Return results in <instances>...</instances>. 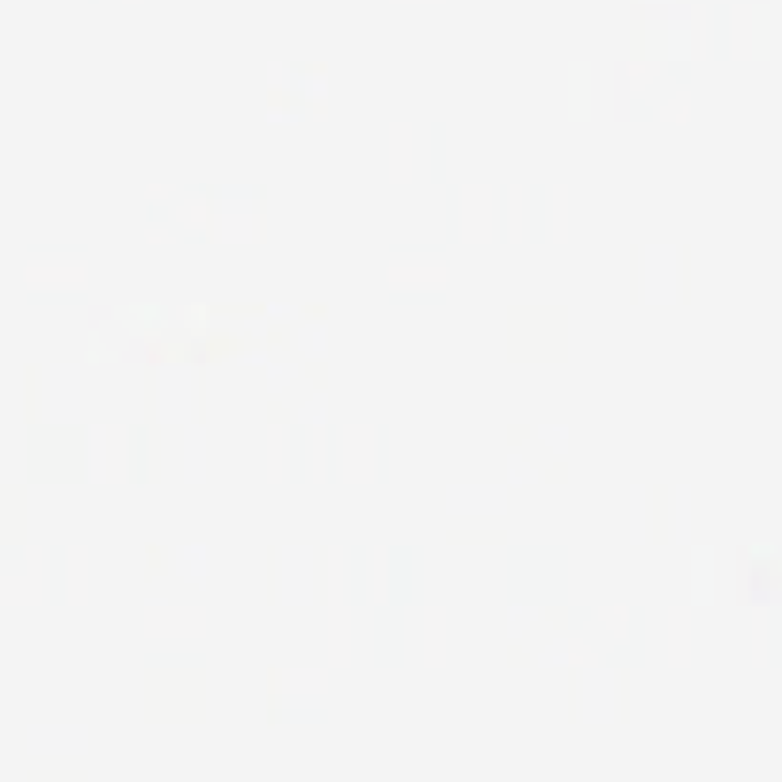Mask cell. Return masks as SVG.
I'll return each mask as SVG.
<instances>
[{
  "label": "cell",
  "mask_w": 782,
  "mask_h": 782,
  "mask_svg": "<svg viewBox=\"0 0 782 782\" xmlns=\"http://www.w3.org/2000/svg\"><path fill=\"white\" fill-rule=\"evenodd\" d=\"M146 718L153 726H203L206 721V657L199 653H149Z\"/></svg>",
  "instance_id": "6da1fadb"
},
{
  "label": "cell",
  "mask_w": 782,
  "mask_h": 782,
  "mask_svg": "<svg viewBox=\"0 0 782 782\" xmlns=\"http://www.w3.org/2000/svg\"><path fill=\"white\" fill-rule=\"evenodd\" d=\"M508 600L539 607L542 615L569 622V550L516 546L508 550Z\"/></svg>",
  "instance_id": "7a4b0ae2"
},
{
  "label": "cell",
  "mask_w": 782,
  "mask_h": 782,
  "mask_svg": "<svg viewBox=\"0 0 782 782\" xmlns=\"http://www.w3.org/2000/svg\"><path fill=\"white\" fill-rule=\"evenodd\" d=\"M569 626L595 649V657L607 665L634 672L645 665V610L610 603L595 610H572Z\"/></svg>",
  "instance_id": "3957f363"
},
{
  "label": "cell",
  "mask_w": 782,
  "mask_h": 782,
  "mask_svg": "<svg viewBox=\"0 0 782 782\" xmlns=\"http://www.w3.org/2000/svg\"><path fill=\"white\" fill-rule=\"evenodd\" d=\"M508 485H562L569 478V428L562 424H527L508 428Z\"/></svg>",
  "instance_id": "277c9868"
},
{
  "label": "cell",
  "mask_w": 782,
  "mask_h": 782,
  "mask_svg": "<svg viewBox=\"0 0 782 782\" xmlns=\"http://www.w3.org/2000/svg\"><path fill=\"white\" fill-rule=\"evenodd\" d=\"M24 282L35 305H85L88 252L80 244H35L27 252Z\"/></svg>",
  "instance_id": "5b68a950"
},
{
  "label": "cell",
  "mask_w": 782,
  "mask_h": 782,
  "mask_svg": "<svg viewBox=\"0 0 782 782\" xmlns=\"http://www.w3.org/2000/svg\"><path fill=\"white\" fill-rule=\"evenodd\" d=\"M688 244H634L630 249V302L683 305L691 298Z\"/></svg>",
  "instance_id": "8992f818"
},
{
  "label": "cell",
  "mask_w": 782,
  "mask_h": 782,
  "mask_svg": "<svg viewBox=\"0 0 782 782\" xmlns=\"http://www.w3.org/2000/svg\"><path fill=\"white\" fill-rule=\"evenodd\" d=\"M386 290L398 305H443L451 290V260L431 244H398L386 260Z\"/></svg>",
  "instance_id": "52a82bcc"
},
{
  "label": "cell",
  "mask_w": 782,
  "mask_h": 782,
  "mask_svg": "<svg viewBox=\"0 0 782 782\" xmlns=\"http://www.w3.org/2000/svg\"><path fill=\"white\" fill-rule=\"evenodd\" d=\"M630 672L607 665H588L569 676V721L572 726H626L630 721Z\"/></svg>",
  "instance_id": "ba28073f"
},
{
  "label": "cell",
  "mask_w": 782,
  "mask_h": 782,
  "mask_svg": "<svg viewBox=\"0 0 782 782\" xmlns=\"http://www.w3.org/2000/svg\"><path fill=\"white\" fill-rule=\"evenodd\" d=\"M451 534L446 542H504V519L512 512L508 485H451L443 496Z\"/></svg>",
  "instance_id": "9c48e42d"
},
{
  "label": "cell",
  "mask_w": 782,
  "mask_h": 782,
  "mask_svg": "<svg viewBox=\"0 0 782 782\" xmlns=\"http://www.w3.org/2000/svg\"><path fill=\"white\" fill-rule=\"evenodd\" d=\"M329 680L321 668H272L267 672V721L272 726H325Z\"/></svg>",
  "instance_id": "30bf717a"
},
{
  "label": "cell",
  "mask_w": 782,
  "mask_h": 782,
  "mask_svg": "<svg viewBox=\"0 0 782 782\" xmlns=\"http://www.w3.org/2000/svg\"><path fill=\"white\" fill-rule=\"evenodd\" d=\"M508 360L516 363H565L569 360V310L516 305L508 310Z\"/></svg>",
  "instance_id": "8fae6325"
},
{
  "label": "cell",
  "mask_w": 782,
  "mask_h": 782,
  "mask_svg": "<svg viewBox=\"0 0 782 782\" xmlns=\"http://www.w3.org/2000/svg\"><path fill=\"white\" fill-rule=\"evenodd\" d=\"M27 424L80 428V367L42 363L27 370Z\"/></svg>",
  "instance_id": "7c38bea8"
},
{
  "label": "cell",
  "mask_w": 782,
  "mask_h": 782,
  "mask_svg": "<svg viewBox=\"0 0 782 782\" xmlns=\"http://www.w3.org/2000/svg\"><path fill=\"white\" fill-rule=\"evenodd\" d=\"M267 191L260 184H211V244H260L267 237Z\"/></svg>",
  "instance_id": "4fadbf2b"
},
{
  "label": "cell",
  "mask_w": 782,
  "mask_h": 782,
  "mask_svg": "<svg viewBox=\"0 0 782 782\" xmlns=\"http://www.w3.org/2000/svg\"><path fill=\"white\" fill-rule=\"evenodd\" d=\"M446 241H501V184H451L446 188Z\"/></svg>",
  "instance_id": "5bb4252c"
},
{
  "label": "cell",
  "mask_w": 782,
  "mask_h": 782,
  "mask_svg": "<svg viewBox=\"0 0 782 782\" xmlns=\"http://www.w3.org/2000/svg\"><path fill=\"white\" fill-rule=\"evenodd\" d=\"M27 474H31V481H54V485H80V481H88L85 431L31 424V436H27Z\"/></svg>",
  "instance_id": "9a60e30c"
},
{
  "label": "cell",
  "mask_w": 782,
  "mask_h": 782,
  "mask_svg": "<svg viewBox=\"0 0 782 782\" xmlns=\"http://www.w3.org/2000/svg\"><path fill=\"white\" fill-rule=\"evenodd\" d=\"M267 600L275 607H313L321 603V550L275 546L267 557Z\"/></svg>",
  "instance_id": "2e32d148"
},
{
  "label": "cell",
  "mask_w": 782,
  "mask_h": 782,
  "mask_svg": "<svg viewBox=\"0 0 782 782\" xmlns=\"http://www.w3.org/2000/svg\"><path fill=\"white\" fill-rule=\"evenodd\" d=\"M149 420L161 431H180L206 420L203 386L195 367H161L149 386Z\"/></svg>",
  "instance_id": "e0dca14e"
},
{
  "label": "cell",
  "mask_w": 782,
  "mask_h": 782,
  "mask_svg": "<svg viewBox=\"0 0 782 782\" xmlns=\"http://www.w3.org/2000/svg\"><path fill=\"white\" fill-rule=\"evenodd\" d=\"M337 481H344V485L386 481V431L378 424L337 428Z\"/></svg>",
  "instance_id": "ac0fdd59"
},
{
  "label": "cell",
  "mask_w": 782,
  "mask_h": 782,
  "mask_svg": "<svg viewBox=\"0 0 782 782\" xmlns=\"http://www.w3.org/2000/svg\"><path fill=\"white\" fill-rule=\"evenodd\" d=\"M267 481H305V428L290 424L275 401L267 408Z\"/></svg>",
  "instance_id": "d6986e66"
},
{
  "label": "cell",
  "mask_w": 782,
  "mask_h": 782,
  "mask_svg": "<svg viewBox=\"0 0 782 782\" xmlns=\"http://www.w3.org/2000/svg\"><path fill=\"white\" fill-rule=\"evenodd\" d=\"M146 634L156 645L176 642H199L206 638V607L184 600H168V595H149L146 600Z\"/></svg>",
  "instance_id": "ffe728a7"
},
{
  "label": "cell",
  "mask_w": 782,
  "mask_h": 782,
  "mask_svg": "<svg viewBox=\"0 0 782 782\" xmlns=\"http://www.w3.org/2000/svg\"><path fill=\"white\" fill-rule=\"evenodd\" d=\"M665 80V65L657 62H618L615 65V118L618 123H645L653 118V88Z\"/></svg>",
  "instance_id": "44dd1931"
},
{
  "label": "cell",
  "mask_w": 782,
  "mask_h": 782,
  "mask_svg": "<svg viewBox=\"0 0 782 782\" xmlns=\"http://www.w3.org/2000/svg\"><path fill=\"white\" fill-rule=\"evenodd\" d=\"M211 184H195V188H180V195L168 203V211L153 222H165L180 244H211Z\"/></svg>",
  "instance_id": "7402d4cb"
},
{
  "label": "cell",
  "mask_w": 782,
  "mask_h": 782,
  "mask_svg": "<svg viewBox=\"0 0 782 782\" xmlns=\"http://www.w3.org/2000/svg\"><path fill=\"white\" fill-rule=\"evenodd\" d=\"M386 607L413 610L424 603V550L416 546H386Z\"/></svg>",
  "instance_id": "603a6c76"
},
{
  "label": "cell",
  "mask_w": 782,
  "mask_h": 782,
  "mask_svg": "<svg viewBox=\"0 0 782 782\" xmlns=\"http://www.w3.org/2000/svg\"><path fill=\"white\" fill-rule=\"evenodd\" d=\"M413 660V638H408V610L378 607L375 610V665L405 668Z\"/></svg>",
  "instance_id": "cb8c5ba5"
},
{
  "label": "cell",
  "mask_w": 782,
  "mask_h": 782,
  "mask_svg": "<svg viewBox=\"0 0 782 782\" xmlns=\"http://www.w3.org/2000/svg\"><path fill=\"white\" fill-rule=\"evenodd\" d=\"M108 317L126 332L130 340H156L161 332L176 329V310L165 302H126L108 305Z\"/></svg>",
  "instance_id": "d4e9b609"
},
{
  "label": "cell",
  "mask_w": 782,
  "mask_h": 782,
  "mask_svg": "<svg viewBox=\"0 0 782 782\" xmlns=\"http://www.w3.org/2000/svg\"><path fill=\"white\" fill-rule=\"evenodd\" d=\"M165 478V451H161V428L153 420L130 428V485H156Z\"/></svg>",
  "instance_id": "484cf974"
},
{
  "label": "cell",
  "mask_w": 782,
  "mask_h": 782,
  "mask_svg": "<svg viewBox=\"0 0 782 782\" xmlns=\"http://www.w3.org/2000/svg\"><path fill=\"white\" fill-rule=\"evenodd\" d=\"M413 622L420 626V645H416V660H420L424 668H443L446 660H451V645H446V638H451V615H446V607H439V603H428V607H413Z\"/></svg>",
  "instance_id": "4316f807"
},
{
  "label": "cell",
  "mask_w": 782,
  "mask_h": 782,
  "mask_svg": "<svg viewBox=\"0 0 782 782\" xmlns=\"http://www.w3.org/2000/svg\"><path fill=\"white\" fill-rule=\"evenodd\" d=\"M126 352H130V337H126V332L108 317V305H92V310H88L85 363L88 367H103V363L126 360Z\"/></svg>",
  "instance_id": "83f0119b"
},
{
  "label": "cell",
  "mask_w": 782,
  "mask_h": 782,
  "mask_svg": "<svg viewBox=\"0 0 782 782\" xmlns=\"http://www.w3.org/2000/svg\"><path fill=\"white\" fill-rule=\"evenodd\" d=\"M27 752H31V756L77 759L88 752V729L85 726H31L27 729Z\"/></svg>",
  "instance_id": "f1b7e54d"
},
{
  "label": "cell",
  "mask_w": 782,
  "mask_h": 782,
  "mask_svg": "<svg viewBox=\"0 0 782 782\" xmlns=\"http://www.w3.org/2000/svg\"><path fill=\"white\" fill-rule=\"evenodd\" d=\"M305 481H337V428H305Z\"/></svg>",
  "instance_id": "f546056e"
},
{
  "label": "cell",
  "mask_w": 782,
  "mask_h": 782,
  "mask_svg": "<svg viewBox=\"0 0 782 782\" xmlns=\"http://www.w3.org/2000/svg\"><path fill=\"white\" fill-rule=\"evenodd\" d=\"M176 478L184 485H203L206 481V428L203 424H188L176 436Z\"/></svg>",
  "instance_id": "4dcf8cb0"
},
{
  "label": "cell",
  "mask_w": 782,
  "mask_h": 782,
  "mask_svg": "<svg viewBox=\"0 0 782 782\" xmlns=\"http://www.w3.org/2000/svg\"><path fill=\"white\" fill-rule=\"evenodd\" d=\"M325 649H329L332 668H352L355 665V607L352 603L329 607V622H325Z\"/></svg>",
  "instance_id": "1f68e13d"
},
{
  "label": "cell",
  "mask_w": 782,
  "mask_h": 782,
  "mask_svg": "<svg viewBox=\"0 0 782 782\" xmlns=\"http://www.w3.org/2000/svg\"><path fill=\"white\" fill-rule=\"evenodd\" d=\"M211 565L214 557L206 542H184V546L168 550V577L195 588V592H203L206 580H211Z\"/></svg>",
  "instance_id": "d6a6232c"
},
{
  "label": "cell",
  "mask_w": 782,
  "mask_h": 782,
  "mask_svg": "<svg viewBox=\"0 0 782 782\" xmlns=\"http://www.w3.org/2000/svg\"><path fill=\"white\" fill-rule=\"evenodd\" d=\"M416 138H420V130H416L413 123H393L390 126V180L393 184H413L416 173H420V165H416Z\"/></svg>",
  "instance_id": "836d02e7"
},
{
  "label": "cell",
  "mask_w": 782,
  "mask_h": 782,
  "mask_svg": "<svg viewBox=\"0 0 782 782\" xmlns=\"http://www.w3.org/2000/svg\"><path fill=\"white\" fill-rule=\"evenodd\" d=\"M501 241L527 244V184H501Z\"/></svg>",
  "instance_id": "e575fe53"
},
{
  "label": "cell",
  "mask_w": 782,
  "mask_h": 782,
  "mask_svg": "<svg viewBox=\"0 0 782 782\" xmlns=\"http://www.w3.org/2000/svg\"><path fill=\"white\" fill-rule=\"evenodd\" d=\"M321 603L325 610L340 607L348 600V550L344 546H329L321 550Z\"/></svg>",
  "instance_id": "d590c367"
},
{
  "label": "cell",
  "mask_w": 782,
  "mask_h": 782,
  "mask_svg": "<svg viewBox=\"0 0 782 782\" xmlns=\"http://www.w3.org/2000/svg\"><path fill=\"white\" fill-rule=\"evenodd\" d=\"M287 352L305 363H325V355H329V329H325V321L310 317V321L287 329Z\"/></svg>",
  "instance_id": "8d00e7d4"
},
{
  "label": "cell",
  "mask_w": 782,
  "mask_h": 782,
  "mask_svg": "<svg viewBox=\"0 0 782 782\" xmlns=\"http://www.w3.org/2000/svg\"><path fill=\"white\" fill-rule=\"evenodd\" d=\"M665 542L691 546V489L676 485L665 493Z\"/></svg>",
  "instance_id": "74e56055"
},
{
  "label": "cell",
  "mask_w": 782,
  "mask_h": 782,
  "mask_svg": "<svg viewBox=\"0 0 782 782\" xmlns=\"http://www.w3.org/2000/svg\"><path fill=\"white\" fill-rule=\"evenodd\" d=\"M714 546H691V565H688V572H691V603L695 607H710L714 603V580H718V572H714Z\"/></svg>",
  "instance_id": "f35d334b"
},
{
  "label": "cell",
  "mask_w": 782,
  "mask_h": 782,
  "mask_svg": "<svg viewBox=\"0 0 782 782\" xmlns=\"http://www.w3.org/2000/svg\"><path fill=\"white\" fill-rule=\"evenodd\" d=\"M626 508H630V527H626L630 546H645V542H653V489L630 485Z\"/></svg>",
  "instance_id": "ab89813d"
},
{
  "label": "cell",
  "mask_w": 782,
  "mask_h": 782,
  "mask_svg": "<svg viewBox=\"0 0 782 782\" xmlns=\"http://www.w3.org/2000/svg\"><path fill=\"white\" fill-rule=\"evenodd\" d=\"M130 481V428L108 424V485Z\"/></svg>",
  "instance_id": "60d3db41"
},
{
  "label": "cell",
  "mask_w": 782,
  "mask_h": 782,
  "mask_svg": "<svg viewBox=\"0 0 782 782\" xmlns=\"http://www.w3.org/2000/svg\"><path fill=\"white\" fill-rule=\"evenodd\" d=\"M65 603L70 607L88 603V546L65 550Z\"/></svg>",
  "instance_id": "b9f144b4"
},
{
  "label": "cell",
  "mask_w": 782,
  "mask_h": 782,
  "mask_svg": "<svg viewBox=\"0 0 782 782\" xmlns=\"http://www.w3.org/2000/svg\"><path fill=\"white\" fill-rule=\"evenodd\" d=\"M668 665L683 668L691 660V610L668 607Z\"/></svg>",
  "instance_id": "7bdbcfd3"
},
{
  "label": "cell",
  "mask_w": 782,
  "mask_h": 782,
  "mask_svg": "<svg viewBox=\"0 0 782 782\" xmlns=\"http://www.w3.org/2000/svg\"><path fill=\"white\" fill-rule=\"evenodd\" d=\"M244 348L241 337L226 329H211L203 340H195V367H206V363H234V355Z\"/></svg>",
  "instance_id": "ee69618b"
},
{
  "label": "cell",
  "mask_w": 782,
  "mask_h": 782,
  "mask_svg": "<svg viewBox=\"0 0 782 782\" xmlns=\"http://www.w3.org/2000/svg\"><path fill=\"white\" fill-rule=\"evenodd\" d=\"M569 118L572 123L592 118V65L588 62L569 65Z\"/></svg>",
  "instance_id": "f6af8a7d"
},
{
  "label": "cell",
  "mask_w": 782,
  "mask_h": 782,
  "mask_svg": "<svg viewBox=\"0 0 782 782\" xmlns=\"http://www.w3.org/2000/svg\"><path fill=\"white\" fill-rule=\"evenodd\" d=\"M550 229V188L527 184V244H542Z\"/></svg>",
  "instance_id": "bcb514c9"
},
{
  "label": "cell",
  "mask_w": 782,
  "mask_h": 782,
  "mask_svg": "<svg viewBox=\"0 0 782 782\" xmlns=\"http://www.w3.org/2000/svg\"><path fill=\"white\" fill-rule=\"evenodd\" d=\"M85 462L88 481L92 485H108V424H92L85 431Z\"/></svg>",
  "instance_id": "7dc6e473"
},
{
  "label": "cell",
  "mask_w": 782,
  "mask_h": 782,
  "mask_svg": "<svg viewBox=\"0 0 782 782\" xmlns=\"http://www.w3.org/2000/svg\"><path fill=\"white\" fill-rule=\"evenodd\" d=\"M569 199H572V191L565 188V184H550V229H546L550 244H569V237H572Z\"/></svg>",
  "instance_id": "c3c4849f"
},
{
  "label": "cell",
  "mask_w": 782,
  "mask_h": 782,
  "mask_svg": "<svg viewBox=\"0 0 782 782\" xmlns=\"http://www.w3.org/2000/svg\"><path fill=\"white\" fill-rule=\"evenodd\" d=\"M176 329L184 332V337L191 340H203L206 332L214 329V305L206 302H188L176 310Z\"/></svg>",
  "instance_id": "681fc988"
},
{
  "label": "cell",
  "mask_w": 782,
  "mask_h": 782,
  "mask_svg": "<svg viewBox=\"0 0 782 782\" xmlns=\"http://www.w3.org/2000/svg\"><path fill=\"white\" fill-rule=\"evenodd\" d=\"M542 618L539 607H527V603H512L508 600V645L524 642L527 634H531V626Z\"/></svg>",
  "instance_id": "f907efd6"
},
{
  "label": "cell",
  "mask_w": 782,
  "mask_h": 782,
  "mask_svg": "<svg viewBox=\"0 0 782 782\" xmlns=\"http://www.w3.org/2000/svg\"><path fill=\"white\" fill-rule=\"evenodd\" d=\"M653 118H660V123H688L691 118V92L688 88L665 96V100L657 103V111H653Z\"/></svg>",
  "instance_id": "816d5d0a"
},
{
  "label": "cell",
  "mask_w": 782,
  "mask_h": 782,
  "mask_svg": "<svg viewBox=\"0 0 782 782\" xmlns=\"http://www.w3.org/2000/svg\"><path fill=\"white\" fill-rule=\"evenodd\" d=\"M180 195V184H149L146 188V206H149V222L161 218L168 211V203Z\"/></svg>",
  "instance_id": "f5cc1de1"
},
{
  "label": "cell",
  "mask_w": 782,
  "mask_h": 782,
  "mask_svg": "<svg viewBox=\"0 0 782 782\" xmlns=\"http://www.w3.org/2000/svg\"><path fill=\"white\" fill-rule=\"evenodd\" d=\"M431 180L446 184V126L436 123L431 126Z\"/></svg>",
  "instance_id": "db71d44e"
},
{
  "label": "cell",
  "mask_w": 782,
  "mask_h": 782,
  "mask_svg": "<svg viewBox=\"0 0 782 782\" xmlns=\"http://www.w3.org/2000/svg\"><path fill=\"white\" fill-rule=\"evenodd\" d=\"M168 572V550L156 546V542H149L146 546V580L153 584V580H161Z\"/></svg>",
  "instance_id": "11a10c76"
},
{
  "label": "cell",
  "mask_w": 782,
  "mask_h": 782,
  "mask_svg": "<svg viewBox=\"0 0 782 782\" xmlns=\"http://www.w3.org/2000/svg\"><path fill=\"white\" fill-rule=\"evenodd\" d=\"M146 241L153 244V249H173V244H180V237H176L173 229L165 226V222H149V226H146Z\"/></svg>",
  "instance_id": "9f6ffc18"
},
{
  "label": "cell",
  "mask_w": 782,
  "mask_h": 782,
  "mask_svg": "<svg viewBox=\"0 0 782 782\" xmlns=\"http://www.w3.org/2000/svg\"><path fill=\"white\" fill-rule=\"evenodd\" d=\"M744 554H748L752 562H774V557H782V550L771 546V542H756V546H748Z\"/></svg>",
  "instance_id": "6f0895ef"
},
{
  "label": "cell",
  "mask_w": 782,
  "mask_h": 782,
  "mask_svg": "<svg viewBox=\"0 0 782 782\" xmlns=\"http://www.w3.org/2000/svg\"><path fill=\"white\" fill-rule=\"evenodd\" d=\"M401 4H408V0H401ZM428 4H439V0H428Z\"/></svg>",
  "instance_id": "680465c9"
},
{
  "label": "cell",
  "mask_w": 782,
  "mask_h": 782,
  "mask_svg": "<svg viewBox=\"0 0 782 782\" xmlns=\"http://www.w3.org/2000/svg\"><path fill=\"white\" fill-rule=\"evenodd\" d=\"M130 4H138V0H130Z\"/></svg>",
  "instance_id": "91938a15"
}]
</instances>
